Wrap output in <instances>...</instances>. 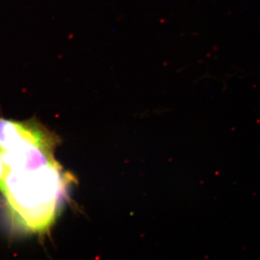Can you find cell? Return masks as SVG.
I'll return each mask as SVG.
<instances>
[{
	"label": "cell",
	"mask_w": 260,
	"mask_h": 260,
	"mask_svg": "<svg viewBox=\"0 0 260 260\" xmlns=\"http://www.w3.org/2000/svg\"><path fill=\"white\" fill-rule=\"evenodd\" d=\"M71 179L56 160L30 170H5L3 194L12 224L30 234L49 230Z\"/></svg>",
	"instance_id": "obj_1"
},
{
	"label": "cell",
	"mask_w": 260,
	"mask_h": 260,
	"mask_svg": "<svg viewBox=\"0 0 260 260\" xmlns=\"http://www.w3.org/2000/svg\"><path fill=\"white\" fill-rule=\"evenodd\" d=\"M56 143L51 133L34 121H15L0 117V152L19 145Z\"/></svg>",
	"instance_id": "obj_2"
},
{
	"label": "cell",
	"mask_w": 260,
	"mask_h": 260,
	"mask_svg": "<svg viewBox=\"0 0 260 260\" xmlns=\"http://www.w3.org/2000/svg\"><path fill=\"white\" fill-rule=\"evenodd\" d=\"M5 172L4 164H3L1 152H0V191H1L2 194L4 192Z\"/></svg>",
	"instance_id": "obj_3"
}]
</instances>
